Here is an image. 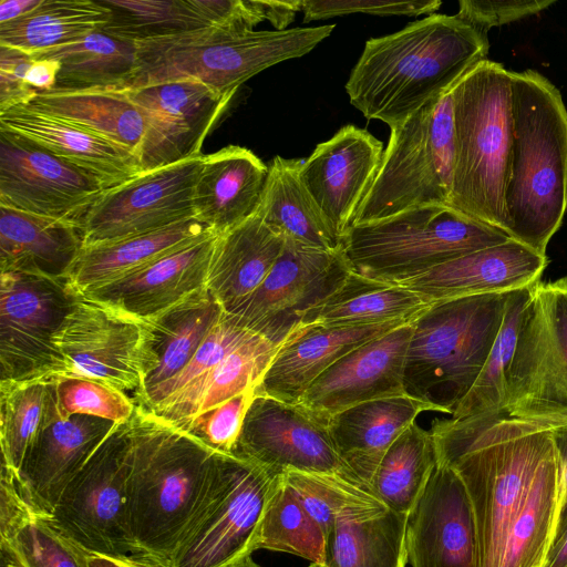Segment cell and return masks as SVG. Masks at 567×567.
I'll use <instances>...</instances> for the list:
<instances>
[{
  "instance_id": "1",
  "label": "cell",
  "mask_w": 567,
  "mask_h": 567,
  "mask_svg": "<svg viewBox=\"0 0 567 567\" xmlns=\"http://www.w3.org/2000/svg\"><path fill=\"white\" fill-rule=\"evenodd\" d=\"M436 457L461 478L471 503L477 567H501L508 532L544 461L555 451L549 425L505 410L435 420Z\"/></svg>"
},
{
  "instance_id": "2",
  "label": "cell",
  "mask_w": 567,
  "mask_h": 567,
  "mask_svg": "<svg viewBox=\"0 0 567 567\" xmlns=\"http://www.w3.org/2000/svg\"><path fill=\"white\" fill-rule=\"evenodd\" d=\"M488 50L487 34L456 14L433 13L368 40L344 87L365 118L391 128L449 92Z\"/></svg>"
},
{
  "instance_id": "3",
  "label": "cell",
  "mask_w": 567,
  "mask_h": 567,
  "mask_svg": "<svg viewBox=\"0 0 567 567\" xmlns=\"http://www.w3.org/2000/svg\"><path fill=\"white\" fill-rule=\"evenodd\" d=\"M128 427L132 555L167 567L208 482L216 453L138 404Z\"/></svg>"
},
{
  "instance_id": "4",
  "label": "cell",
  "mask_w": 567,
  "mask_h": 567,
  "mask_svg": "<svg viewBox=\"0 0 567 567\" xmlns=\"http://www.w3.org/2000/svg\"><path fill=\"white\" fill-rule=\"evenodd\" d=\"M513 142L506 234L546 255L567 210V110L535 70L512 72Z\"/></svg>"
},
{
  "instance_id": "5",
  "label": "cell",
  "mask_w": 567,
  "mask_h": 567,
  "mask_svg": "<svg viewBox=\"0 0 567 567\" xmlns=\"http://www.w3.org/2000/svg\"><path fill=\"white\" fill-rule=\"evenodd\" d=\"M451 94L455 161L449 205L506 233L512 73L486 59L472 68Z\"/></svg>"
},
{
  "instance_id": "6",
  "label": "cell",
  "mask_w": 567,
  "mask_h": 567,
  "mask_svg": "<svg viewBox=\"0 0 567 567\" xmlns=\"http://www.w3.org/2000/svg\"><path fill=\"white\" fill-rule=\"evenodd\" d=\"M336 24L286 30H248L228 25L136 42V71L128 89L197 81L220 94H235L254 75L309 53Z\"/></svg>"
},
{
  "instance_id": "7",
  "label": "cell",
  "mask_w": 567,
  "mask_h": 567,
  "mask_svg": "<svg viewBox=\"0 0 567 567\" xmlns=\"http://www.w3.org/2000/svg\"><path fill=\"white\" fill-rule=\"evenodd\" d=\"M507 296L433 302L412 320L405 394L452 415L483 369L501 329Z\"/></svg>"
},
{
  "instance_id": "8",
  "label": "cell",
  "mask_w": 567,
  "mask_h": 567,
  "mask_svg": "<svg viewBox=\"0 0 567 567\" xmlns=\"http://www.w3.org/2000/svg\"><path fill=\"white\" fill-rule=\"evenodd\" d=\"M509 238L449 204H427L355 224L341 237V246L352 272L399 285Z\"/></svg>"
},
{
  "instance_id": "9",
  "label": "cell",
  "mask_w": 567,
  "mask_h": 567,
  "mask_svg": "<svg viewBox=\"0 0 567 567\" xmlns=\"http://www.w3.org/2000/svg\"><path fill=\"white\" fill-rule=\"evenodd\" d=\"M281 474L216 453L205 489L167 567H227L257 550L262 517Z\"/></svg>"
},
{
  "instance_id": "10",
  "label": "cell",
  "mask_w": 567,
  "mask_h": 567,
  "mask_svg": "<svg viewBox=\"0 0 567 567\" xmlns=\"http://www.w3.org/2000/svg\"><path fill=\"white\" fill-rule=\"evenodd\" d=\"M390 131L380 168L353 225L415 206L450 204L455 161L451 90Z\"/></svg>"
},
{
  "instance_id": "11",
  "label": "cell",
  "mask_w": 567,
  "mask_h": 567,
  "mask_svg": "<svg viewBox=\"0 0 567 567\" xmlns=\"http://www.w3.org/2000/svg\"><path fill=\"white\" fill-rule=\"evenodd\" d=\"M537 423L567 420V289L563 278L532 287L512 362L505 408Z\"/></svg>"
},
{
  "instance_id": "12",
  "label": "cell",
  "mask_w": 567,
  "mask_h": 567,
  "mask_svg": "<svg viewBox=\"0 0 567 567\" xmlns=\"http://www.w3.org/2000/svg\"><path fill=\"white\" fill-rule=\"evenodd\" d=\"M153 340L147 319L80 297L53 338L60 378L97 381L135 398L155 365Z\"/></svg>"
},
{
  "instance_id": "13",
  "label": "cell",
  "mask_w": 567,
  "mask_h": 567,
  "mask_svg": "<svg viewBox=\"0 0 567 567\" xmlns=\"http://www.w3.org/2000/svg\"><path fill=\"white\" fill-rule=\"evenodd\" d=\"M80 297L62 278L0 271V382L62 375L53 338Z\"/></svg>"
},
{
  "instance_id": "14",
  "label": "cell",
  "mask_w": 567,
  "mask_h": 567,
  "mask_svg": "<svg viewBox=\"0 0 567 567\" xmlns=\"http://www.w3.org/2000/svg\"><path fill=\"white\" fill-rule=\"evenodd\" d=\"M128 422L116 424L62 491L50 517L90 554L132 555L127 527Z\"/></svg>"
},
{
  "instance_id": "15",
  "label": "cell",
  "mask_w": 567,
  "mask_h": 567,
  "mask_svg": "<svg viewBox=\"0 0 567 567\" xmlns=\"http://www.w3.org/2000/svg\"><path fill=\"white\" fill-rule=\"evenodd\" d=\"M351 272L341 248L332 251L285 239L275 266L235 315L248 330L280 346L303 316L324 301Z\"/></svg>"
},
{
  "instance_id": "16",
  "label": "cell",
  "mask_w": 567,
  "mask_h": 567,
  "mask_svg": "<svg viewBox=\"0 0 567 567\" xmlns=\"http://www.w3.org/2000/svg\"><path fill=\"white\" fill-rule=\"evenodd\" d=\"M203 156L142 172L105 190L84 218V246L154 231L194 217L193 189Z\"/></svg>"
},
{
  "instance_id": "17",
  "label": "cell",
  "mask_w": 567,
  "mask_h": 567,
  "mask_svg": "<svg viewBox=\"0 0 567 567\" xmlns=\"http://www.w3.org/2000/svg\"><path fill=\"white\" fill-rule=\"evenodd\" d=\"M105 190L92 174L0 128V205L83 225Z\"/></svg>"
},
{
  "instance_id": "18",
  "label": "cell",
  "mask_w": 567,
  "mask_h": 567,
  "mask_svg": "<svg viewBox=\"0 0 567 567\" xmlns=\"http://www.w3.org/2000/svg\"><path fill=\"white\" fill-rule=\"evenodd\" d=\"M231 455L276 474L288 470L332 473L359 483L339 457L328 422L299 403L265 394L252 399Z\"/></svg>"
},
{
  "instance_id": "19",
  "label": "cell",
  "mask_w": 567,
  "mask_h": 567,
  "mask_svg": "<svg viewBox=\"0 0 567 567\" xmlns=\"http://www.w3.org/2000/svg\"><path fill=\"white\" fill-rule=\"evenodd\" d=\"M128 93L144 121L138 153L142 172L202 155L205 138L235 95L189 80L128 89Z\"/></svg>"
},
{
  "instance_id": "20",
  "label": "cell",
  "mask_w": 567,
  "mask_h": 567,
  "mask_svg": "<svg viewBox=\"0 0 567 567\" xmlns=\"http://www.w3.org/2000/svg\"><path fill=\"white\" fill-rule=\"evenodd\" d=\"M412 323H403L348 352L320 374L299 404L317 417L354 405L405 394L403 377Z\"/></svg>"
},
{
  "instance_id": "21",
  "label": "cell",
  "mask_w": 567,
  "mask_h": 567,
  "mask_svg": "<svg viewBox=\"0 0 567 567\" xmlns=\"http://www.w3.org/2000/svg\"><path fill=\"white\" fill-rule=\"evenodd\" d=\"M383 151L367 130L349 124L302 159L300 178L340 239L354 224Z\"/></svg>"
},
{
  "instance_id": "22",
  "label": "cell",
  "mask_w": 567,
  "mask_h": 567,
  "mask_svg": "<svg viewBox=\"0 0 567 567\" xmlns=\"http://www.w3.org/2000/svg\"><path fill=\"white\" fill-rule=\"evenodd\" d=\"M406 555L412 567H477L473 512L465 487L439 462L406 523Z\"/></svg>"
},
{
  "instance_id": "23",
  "label": "cell",
  "mask_w": 567,
  "mask_h": 567,
  "mask_svg": "<svg viewBox=\"0 0 567 567\" xmlns=\"http://www.w3.org/2000/svg\"><path fill=\"white\" fill-rule=\"evenodd\" d=\"M548 262L546 255L509 238L446 261L399 285L429 303L507 293L538 282Z\"/></svg>"
},
{
  "instance_id": "24",
  "label": "cell",
  "mask_w": 567,
  "mask_h": 567,
  "mask_svg": "<svg viewBox=\"0 0 567 567\" xmlns=\"http://www.w3.org/2000/svg\"><path fill=\"white\" fill-rule=\"evenodd\" d=\"M115 426L112 421L84 414L45 424L17 474L28 502L38 512L50 515L65 485Z\"/></svg>"
},
{
  "instance_id": "25",
  "label": "cell",
  "mask_w": 567,
  "mask_h": 567,
  "mask_svg": "<svg viewBox=\"0 0 567 567\" xmlns=\"http://www.w3.org/2000/svg\"><path fill=\"white\" fill-rule=\"evenodd\" d=\"M112 12L102 30L140 42L184 34L213 25L254 30L268 20L262 0H101Z\"/></svg>"
},
{
  "instance_id": "26",
  "label": "cell",
  "mask_w": 567,
  "mask_h": 567,
  "mask_svg": "<svg viewBox=\"0 0 567 567\" xmlns=\"http://www.w3.org/2000/svg\"><path fill=\"white\" fill-rule=\"evenodd\" d=\"M216 236H205L81 297L150 319L206 287Z\"/></svg>"
},
{
  "instance_id": "27",
  "label": "cell",
  "mask_w": 567,
  "mask_h": 567,
  "mask_svg": "<svg viewBox=\"0 0 567 567\" xmlns=\"http://www.w3.org/2000/svg\"><path fill=\"white\" fill-rule=\"evenodd\" d=\"M403 323L299 327L278 347L256 394L298 403L310 384L341 357Z\"/></svg>"
},
{
  "instance_id": "28",
  "label": "cell",
  "mask_w": 567,
  "mask_h": 567,
  "mask_svg": "<svg viewBox=\"0 0 567 567\" xmlns=\"http://www.w3.org/2000/svg\"><path fill=\"white\" fill-rule=\"evenodd\" d=\"M268 166L250 150L228 145L204 155L193 189L194 217L216 234L255 215Z\"/></svg>"
},
{
  "instance_id": "29",
  "label": "cell",
  "mask_w": 567,
  "mask_h": 567,
  "mask_svg": "<svg viewBox=\"0 0 567 567\" xmlns=\"http://www.w3.org/2000/svg\"><path fill=\"white\" fill-rule=\"evenodd\" d=\"M0 128L23 136L92 174L107 190L142 173L130 151L27 104L0 112Z\"/></svg>"
},
{
  "instance_id": "30",
  "label": "cell",
  "mask_w": 567,
  "mask_h": 567,
  "mask_svg": "<svg viewBox=\"0 0 567 567\" xmlns=\"http://www.w3.org/2000/svg\"><path fill=\"white\" fill-rule=\"evenodd\" d=\"M424 411L433 409L403 394L349 408L332 415L328 425L339 457L368 488L386 451Z\"/></svg>"
},
{
  "instance_id": "31",
  "label": "cell",
  "mask_w": 567,
  "mask_h": 567,
  "mask_svg": "<svg viewBox=\"0 0 567 567\" xmlns=\"http://www.w3.org/2000/svg\"><path fill=\"white\" fill-rule=\"evenodd\" d=\"M285 238L254 215L217 234L206 288L225 312L236 311L264 282L280 257Z\"/></svg>"
},
{
  "instance_id": "32",
  "label": "cell",
  "mask_w": 567,
  "mask_h": 567,
  "mask_svg": "<svg viewBox=\"0 0 567 567\" xmlns=\"http://www.w3.org/2000/svg\"><path fill=\"white\" fill-rule=\"evenodd\" d=\"M83 246L84 228L80 223L0 205V271L64 279Z\"/></svg>"
},
{
  "instance_id": "33",
  "label": "cell",
  "mask_w": 567,
  "mask_h": 567,
  "mask_svg": "<svg viewBox=\"0 0 567 567\" xmlns=\"http://www.w3.org/2000/svg\"><path fill=\"white\" fill-rule=\"evenodd\" d=\"M214 233L192 217L154 231L84 246L64 280L83 296Z\"/></svg>"
},
{
  "instance_id": "34",
  "label": "cell",
  "mask_w": 567,
  "mask_h": 567,
  "mask_svg": "<svg viewBox=\"0 0 567 567\" xmlns=\"http://www.w3.org/2000/svg\"><path fill=\"white\" fill-rule=\"evenodd\" d=\"M30 107L138 153L144 121L127 87L53 89L38 92Z\"/></svg>"
},
{
  "instance_id": "35",
  "label": "cell",
  "mask_w": 567,
  "mask_h": 567,
  "mask_svg": "<svg viewBox=\"0 0 567 567\" xmlns=\"http://www.w3.org/2000/svg\"><path fill=\"white\" fill-rule=\"evenodd\" d=\"M302 159L275 156L255 215L285 239L320 249L337 250L341 239L303 185Z\"/></svg>"
},
{
  "instance_id": "36",
  "label": "cell",
  "mask_w": 567,
  "mask_h": 567,
  "mask_svg": "<svg viewBox=\"0 0 567 567\" xmlns=\"http://www.w3.org/2000/svg\"><path fill=\"white\" fill-rule=\"evenodd\" d=\"M408 516L385 505L336 518L323 563L309 567H405Z\"/></svg>"
},
{
  "instance_id": "37",
  "label": "cell",
  "mask_w": 567,
  "mask_h": 567,
  "mask_svg": "<svg viewBox=\"0 0 567 567\" xmlns=\"http://www.w3.org/2000/svg\"><path fill=\"white\" fill-rule=\"evenodd\" d=\"M225 313L213 293L204 289L147 319L154 336L155 365L144 381L141 402L148 393L178 374L193 359L210 330Z\"/></svg>"
},
{
  "instance_id": "38",
  "label": "cell",
  "mask_w": 567,
  "mask_h": 567,
  "mask_svg": "<svg viewBox=\"0 0 567 567\" xmlns=\"http://www.w3.org/2000/svg\"><path fill=\"white\" fill-rule=\"evenodd\" d=\"M431 305L403 286L372 280L351 271L340 288L303 316L299 327L411 322Z\"/></svg>"
},
{
  "instance_id": "39",
  "label": "cell",
  "mask_w": 567,
  "mask_h": 567,
  "mask_svg": "<svg viewBox=\"0 0 567 567\" xmlns=\"http://www.w3.org/2000/svg\"><path fill=\"white\" fill-rule=\"evenodd\" d=\"M111 16L101 0H42L24 16L0 24V45L33 55L103 30Z\"/></svg>"
},
{
  "instance_id": "40",
  "label": "cell",
  "mask_w": 567,
  "mask_h": 567,
  "mask_svg": "<svg viewBox=\"0 0 567 567\" xmlns=\"http://www.w3.org/2000/svg\"><path fill=\"white\" fill-rule=\"evenodd\" d=\"M563 494L555 451L539 467L504 547L501 567H544L553 545Z\"/></svg>"
},
{
  "instance_id": "41",
  "label": "cell",
  "mask_w": 567,
  "mask_h": 567,
  "mask_svg": "<svg viewBox=\"0 0 567 567\" xmlns=\"http://www.w3.org/2000/svg\"><path fill=\"white\" fill-rule=\"evenodd\" d=\"M136 42L101 30L32 56L58 61L54 89H95L127 87L136 71Z\"/></svg>"
},
{
  "instance_id": "42",
  "label": "cell",
  "mask_w": 567,
  "mask_h": 567,
  "mask_svg": "<svg viewBox=\"0 0 567 567\" xmlns=\"http://www.w3.org/2000/svg\"><path fill=\"white\" fill-rule=\"evenodd\" d=\"M436 463L431 431L414 422L386 451L368 488L388 508L409 516L421 498Z\"/></svg>"
},
{
  "instance_id": "43",
  "label": "cell",
  "mask_w": 567,
  "mask_h": 567,
  "mask_svg": "<svg viewBox=\"0 0 567 567\" xmlns=\"http://www.w3.org/2000/svg\"><path fill=\"white\" fill-rule=\"evenodd\" d=\"M277 350L278 346L255 333L227 354L183 400L156 415L177 425L248 389L257 388Z\"/></svg>"
},
{
  "instance_id": "44",
  "label": "cell",
  "mask_w": 567,
  "mask_h": 567,
  "mask_svg": "<svg viewBox=\"0 0 567 567\" xmlns=\"http://www.w3.org/2000/svg\"><path fill=\"white\" fill-rule=\"evenodd\" d=\"M58 419L54 380L0 382L1 463L16 474L41 429Z\"/></svg>"
},
{
  "instance_id": "45",
  "label": "cell",
  "mask_w": 567,
  "mask_h": 567,
  "mask_svg": "<svg viewBox=\"0 0 567 567\" xmlns=\"http://www.w3.org/2000/svg\"><path fill=\"white\" fill-rule=\"evenodd\" d=\"M532 287L508 292L498 334L481 373L470 392L456 406L452 419L504 411L505 374L515 352L522 318L530 298Z\"/></svg>"
},
{
  "instance_id": "46",
  "label": "cell",
  "mask_w": 567,
  "mask_h": 567,
  "mask_svg": "<svg viewBox=\"0 0 567 567\" xmlns=\"http://www.w3.org/2000/svg\"><path fill=\"white\" fill-rule=\"evenodd\" d=\"M326 544L323 530L281 474L262 517L257 549L288 553L320 565Z\"/></svg>"
},
{
  "instance_id": "47",
  "label": "cell",
  "mask_w": 567,
  "mask_h": 567,
  "mask_svg": "<svg viewBox=\"0 0 567 567\" xmlns=\"http://www.w3.org/2000/svg\"><path fill=\"white\" fill-rule=\"evenodd\" d=\"M255 332L240 323L235 315L225 312L210 330L189 363L174 378L161 384L136 403L155 414L177 404Z\"/></svg>"
},
{
  "instance_id": "48",
  "label": "cell",
  "mask_w": 567,
  "mask_h": 567,
  "mask_svg": "<svg viewBox=\"0 0 567 567\" xmlns=\"http://www.w3.org/2000/svg\"><path fill=\"white\" fill-rule=\"evenodd\" d=\"M282 476L326 538L339 516L383 505L369 488L338 474L288 470Z\"/></svg>"
},
{
  "instance_id": "49",
  "label": "cell",
  "mask_w": 567,
  "mask_h": 567,
  "mask_svg": "<svg viewBox=\"0 0 567 567\" xmlns=\"http://www.w3.org/2000/svg\"><path fill=\"white\" fill-rule=\"evenodd\" d=\"M0 542L23 567H90L91 554L34 508Z\"/></svg>"
},
{
  "instance_id": "50",
  "label": "cell",
  "mask_w": 567,
  "mask_h": 567,
  "mask_svg": "<svg viewBox=\"0 0 567 567\" xmlns=\"http://www.w3.org/2000/svg\"><path fill=\"white\" fill-rule=\"evenodd\" d=\"M54 408L58 419L84 414L125 424L132 419L136 402L127 393L97 381L82 378H53Z\"/></svg>"
},
{
  "instance_id": "51",
  "label": "cell",
  "mask_w": 567,
  "mask_h": 567,
  "mask_svg": "<svg viewBox=\"0 0 567 567\" xmlns=\"http://www.w3.org/2000/svg\"><path fill=\"white\" fill-rule=\"evenodd\" d=\"M256 388L199 412L176 426L215 453L233 454ZM175 425V424H174Z\"/></svg>"
},
{
  "instance_id": "52",
  "label": "cell",
  "mask_w": 567,
  "mask_h": 567,
  "mask_svg": "<svg viewBox=\"0 0 567 567\" xmlns=\"http://www.w3.org/2000/svg\"><path fill=\"white\" fill-rule=\"evenodd\" d=\"M440 0H302L301 12L303 22L327 20L352 13H365L373 16H408L433 14L440 9Z\"/></svg>"
},
{
  "instance_id": "53",
  "label": "cell",
  "mask_w": 567,
  "mask_h": 567,
  "mask_svg": "<svg viewBox=\"0 0 567 567\" xmlns=\"http://www.w3.org/2000/svg\"><path fill=\"white\" fill-rule=\"evenodd\" d=\"M555 0H461L456 16L480 32L536 14Z\"/></svg>"
},
{
  "instance_id": "54",
  "label": "cell",
  "mask_w": 567,
  "mask_h": 567,
  "mask_svg": "<svg viewBox=\"0 0 567 567\" xmlns=\"http://www.w3.org/2000/svg\"><path fill=\"white\" fill-rule=\"evenodd\" d=\"M33 60L24 51L0 45V112L28 104L38 94L27 83Z\"/></svg>"
},
{
  "instance_id": "55",
  "label": "cell",
  "mask_w": 567,
  "mask_h": 567,
  "mask_svg": "<svg viewBox=\"0 0 567 567\" xmlns=\"http://www.w3.org/2000/svg\"><path fill=\"white\" fill-rule=\"evenodd\" d=\"M33 508L22 493L17 474L1 463L0 537H4Z\"/></svg>"
},
{
  "instance_id": "56",
  "label": "cell",
  "mask_w": 567,
  "mask_h": 567,
  "mask_svg": "<svg viewBox=\"0 0 567 567\" xmlns=\"http://www.w3.org/2000/svg\"><path fill=\"white\" fill-rule=\"evenodd\" d=\"M546 424L549 425L563 472V494L553 540L555 544L567 533V420Z\"/></svg>"
},
{
  "instance_id": "57",
  "label": "cell",
  "mask_w": 567,
  "mask_h": 567,
  "mask_svg": "<svg viewBox=\"0 0 567 567\" xmlns=\"http://www.w3.org/2000/svg\"><path fill=\"white\" fill-rule=\"evenodd\" d=\"M60 65L53 59H34L27 74V83L37 92L51 91L56 85Z\"/></svg>"
},
{
  "instance_id": "58",
  "label": "cell",
  "mask_w": 567,
  "mask_h": 567,
  "mask_svg": "<svg viewBox=\"0 0 567 567\" xmlns=\"http://www.w3.org/2000/svg\"><path fill=\"white\" fill-rule=\"evenodd\" d=\"M90 567H162L144 558L124 555V556H106L90 555Z\"/></svg>"
},
{
  "instance_id": "59",
  "label": "cell",
  "mask_w": 567,
  "mask_h": 567,
  "mask_svg": "<svg viewBox=\"0 0 567 567\" xmlns=\"http://www.w3.org/2000/svg\"><path fill=\"white\" fill-rule=\"evenodd\" d=\"M42 0H1L0 24L11 22L37 8Z\"/></svg>"
},
{
  "instance_id": "60",
  "label": "cell",
  "mask_w": 567,
  "mask_h": 567,
  "mask_svg": "<svg viewBox=\"0 0 567 567\" xmlns=\"http://www.w3.org/2000/svg\"><path fill=\"white\" fill-rule=\"evenodd\" d=\"M544 567H567V533L553 544Z\"/></svg>"
},
{
  "instance_id": "61",
  "label": "cell",
  "mask_w": 567,
  "mask_h": 567,
  "mask_svg": "<svg viewBox=\"0 0 567 567\" xmlns=\"http://www.w3.org/2000/svg\"><path fill=\"white\" fill-rule=\"evenodd\" d=\"M0 567H23L12 550L0 542Z\"/></svg>"
},
{
  "instance_id": "62",
  "label": "cell",
  "mask_w": 567,
  "mask_h": 567,
  "mask_svg": "<svg viewBox=\"0 0 567 567\" xmlns=\"http://www.w3.org/2000/svg\"><path fill=\"white\" fill-rule=\"evenodd\" d=\"M227 567H261L260 565H258L252 558H251V555L250 556H246L237 561H235L234 564L227 566Z\"/></svg>"
},
{
  "instance_id": "63",
  "label": "cell",
  "mask_w": 567,
  "mask_h": 567,
  "mask_svg": "<svg viewBox=\"0 0 567 567\" xmlns=\"http://www.w3.org/2000/svg\"><path fill=\"white\" fill-rule=\"evenodd\" d=\"M563 281H564V285H565V287L567 289V277H563Z\"/></svg>"
}]
</instances>
